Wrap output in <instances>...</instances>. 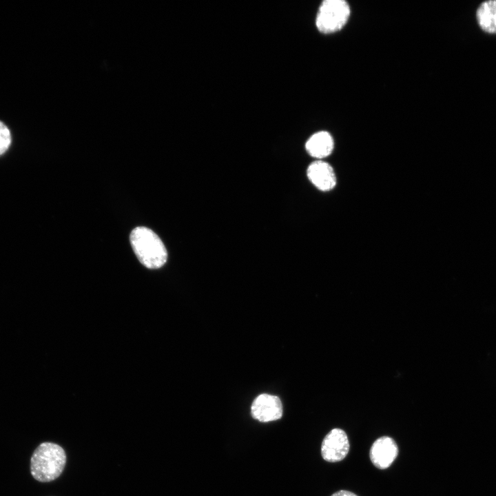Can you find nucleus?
Wrapping results in <instances>:
<instances>
[{
	"mask_svg": "<svg viewBox=\"0 0 496 496\" xmlns=\"http://www.w3.org/2000/svg\"><path fill=\"white\" fill-rule=\"evenodd\" d=\"M333 146L334 142L331 135L325 131L313 134L305 144L307 152L318 159L329 156L332 152Z\"/></svg>",
	"mask_w": 496,
	"mask_h": 496,
	"instance_id": "obj_8",
	"label": "nucleus"
},
{
	"mask_svg": "<svg viewBox=\"0 0 496 496\" xmlns=\"http://www.w3.org/2000/svg\"><path fill=\"white\" fill-rule=\"evenodd\" d=\"M139 261L149 269H158L167 261V252L160 238L150 229L137 227L130 236Z\"/></svg>",
	"mask_w": 496,
	"mask_h": 496,
	"instance_id": "obj_2",
	"label": "nucleus"
},
{
	"mask_svg": "<svg viewBox=\"0 0 496 496\" xmlns=\"http://www.w3.org/2000/svg\"><path fill=\"white\" fill-rule=\"evenodd\" d=\"M350 16V7L344 0H325L322 2L316 16V25L322 33L341 30Z\"/></svg>",
	"mask_w": 496,
	"mask_h": 496,
	"instance_id": "obj_3",
	"label": "nucleus"
},
{
	"mask_svg": "<svg viewBox=\"0 0 496 496\" xmlns=\"http://www.w3.org/2000/svg\"><path fill=\"white\" fill-rule=\"evenodd\" d=\"M476 17L479 27L484 32L496 34V0L481 3L477 10Z\"/></svg>",
	"mask_w": 496,
	"mask_h": 496,
	"instance_id": "obj_9",
	"label": "nucleus"
},
{
	"mask_svg": "<svg viewBox=\"0 0 496 496\" xmlns=\"http://www.w3.org/2000/svg\"><path fill=\"white\" fill-rule=\"evenodd\" d=\"M11 134L8 127L0 121V155L3 154L10 147Z\"/></svg>",
	"mask_w": 496,
	"mask_h": 496,
	"instance_id": "obj_10",
	"label": "nucleus"
},
{
	"mask_svg": "<svg viewBox=\"0 0 496 496\" xmlns=\"http://www.w3.org/2000/svg\"><path fill=\"white\" fill-rule=\"evenodd\" d=\"M398 455V447L395 440L389 436L377 439L370 449V459L380 469L389 467Z\"/></svg>",
	"mask_w": 496,
	"mask_h": 496,
	"instance_id": "obj_6",
	"label": "nucleus"
},
{
	"mask_svg": "<svg viewBox=\"0 0 496 496\" xmlns=\"http://www.w3.org/2000/svg\"><path fill=\"white\" fill-rule=\"evenodd\" d=\"M331 496H358L355 493L345 490H341L334 493Z\"/></svg>",
	"mask_w": 496,
	"mask_h": 496,
	"instance_id": "obj_11",
	"label": "nucleus"
},
{
	"mask_svg": "<svg viewBox=\"0 0 496 496\" xmlns=\"http://www.w3.org/2000/svg\"><path fill=\"white\" fill-rule=\"evenodd\" d=\"M349 442L346 433L340 428H333L325 435L321 445L322 458L329 462L342 461L349 451Z\"/></svg>",
	"mask_w": 496,
	"mask_h": 496,
	"instance_id": "obj_4",
	"label": "nucleus"
},
{
	"mask_svg": "<svg viewBox=\"0 0 496 496\" xmlns=\"http://www.w3.org/2000/svg\"><path fill=\"white\" fill-rule=\"evenodd\" d=\"M251 413L253 417L261 422L274 421L282 415V402L277 396L261 394L254 400Z\"/></svg>",
	"mask_w": 496,
	"mask_h": 496,
	"instance_id": "obj_5",
	"label": "nucleus"
},
{
	"mask_svg": "<svg viewBox=\"0 0 496 496\" xmlns=\"http://www.w3.org/2000/svg\"><path fill=\"white\" fill-rule=\"evenodd\" d=\"M310 181L321 191H329L336 184V178L332 167L323 161H316L307 169Z\"/></svg>",
	"mask_w": 496,
	"mask_h": 496,
	"instance_id": "obj_7",
	"label": "nucleus"
},
{
	"mask_svg": "<svg viewBox=\"0 0 496 496\" xmlns=\"http://www.w3.org/2000/svg\"><path fill=\"white\" fill-rule=\"evenodd\" d=\"M65 463L66 455L61 446L52 442H43L32 455L30 472L39 482H51L60 476Z\"/></svg>",
	"mask_w": 496,
	"mask_h": 496,
	"instance_id": "obj_1",
	"label": "nucleus"
}]
</instances>
